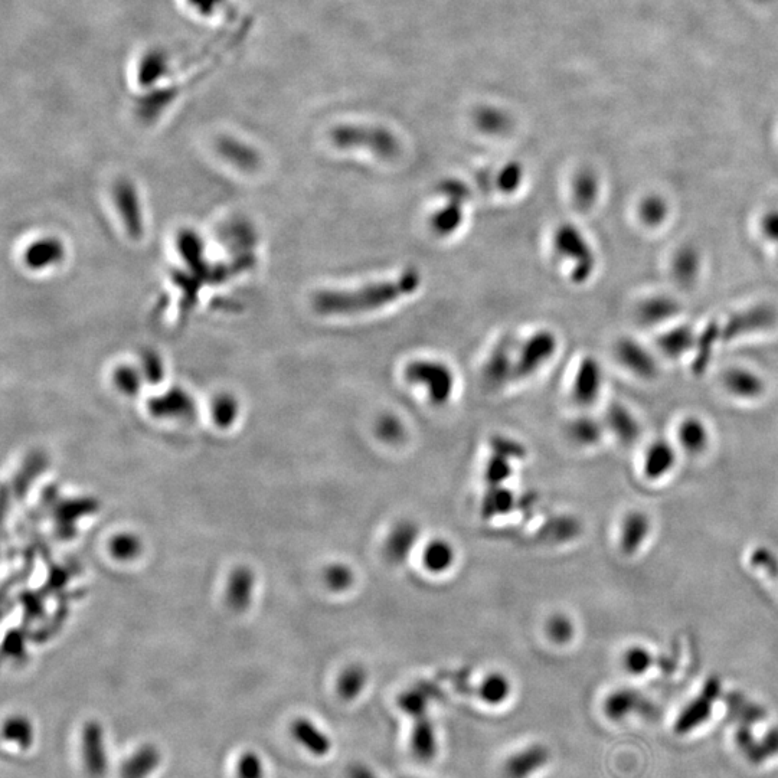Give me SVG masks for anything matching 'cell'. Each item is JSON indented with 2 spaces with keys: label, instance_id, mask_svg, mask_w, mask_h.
I'll return each instance as SVG.
<instances>
[{
  "label": "cell",
  "instance_id": "cell-9",
  "mask_svg": "<svg viewBox=\"0 0 778 778\" xmlns=\"http://www.w3.org/2000/svg\"><path fill=\"white\" fill-rule=\"evenodd\" d=\"M552 753L548 745L534 742L522 750L516 751L503 764L505 778H531L539 770L548 766Z\"/></svg>",
  "mask_w": 778,
  "mask_h": 778
},
{
  "label": "cell",
  "instance_id": "cell-22",
  "mask_svg": "<svg viewBox=\"0 0 778 778\" xmlns=\"http://www.w3.org/2000/svg\"><path fill=\"white\" fill-rule=\"evenodd\" d=\"M675 463L676 453L672 444L665 440H659L647 449L643 470H645L647 479L659 480L669 475L670 470L675 467Z\"/></svg>",
  "mask_w": 778,
  "mask_h": 778
},
{
  "label": "cell",
  "instance_id": "cell-63",
  "mask_svg": "<svg viewBox=\"0 0 778 778\" xmlns=\"http://www.w3.org/2000/svg\"><path fill=\"white\" fill-rule=\"evenodd\" d=\"M777 254H778V251H777Z\"/></svg>",
  "mask_w": 778,
  "mask_h": 778
},
{
  "label": "cell",
  "instance_id": "cell-6",
  "mask_svg": "<svg viewBox=\"0 0 778 778\" xmlns=\"http://www.w3.org/2000/svg\"><path fill=\"white\" fill-rule=\"evenodd\" d=\"M113 199L127 234L132 240H140L145 234V217L139 192L129 179L114 183Z\"/></svg>",
  "mask_w": 778,
  "mask_h": 778
},
{
  "label": "cell",
  "instance_id": "cell-50",
  "mask_svg": "<svg viewBox=\"0 0 778 778\" xmlns=\"http://www.w3.org/2000/svg\"><path fill=\"white\" fill-rule=\"evenodd\" d=\"M624 668L632 675H643L653 665V655L642 646H633L624 653Z\"/></svg>",
  "mask_w": 778,
  "mask_h": 778
},
{
  "label": "cell",
  "instance_id": "cell-8",
  "mask_svg": "<svg viewBox=\"0 0 778 778\" xmlns=\"http://www.w3.org/2000/svg\"><path fill=\"white\" fill-rule=\"evenodd\" d=\"M719 695H721V682L717 678L709 679L705 683L701 695L693 699L691 704L686 706L679 718L676 719L675 731L678 734H688L708 721L712 714V708H714V702L717 701Z\"/></svg>",
  "mask_w": 778,
  "mask_h": 778
},
{
  "label": "cell",
  "instance_id": "cell-21",
  "mask_svg": "<svg viewBox=\"0 0 778 778\" xmlns=\"http://www.w3.org/2000/svg\"><path fill=\"white\" fill-rule=\"evenodd\" d=\"M681 313V304L668 296H653L637 307V319L647 326L669 322Z\"/></svg>",
  "mask_w": 778,
  "mask_h": 778
},
{
  "label": "cell",
  "instance_id": "cell-13",
  "mask_svg": "<svg viewBox=\"0 0 778 778\" xmlns=\"http://www.w3.org/2000/svg\"><path fill=\"white\" fill-rule=\"evenodd\" d=\"M603 368L594 358H585L578 368L572 387L574 400L580 405H591L603 388Z\"/></svg>",
  "mask_w": 778,
  "mask_h": 778
},
{
  "label": "cell",
  "instance_id": "cell-41",
  "mask_svg": "<svg viewBox=\"0 0 778 778\" xmlns=\"http://www.w3.org/2000/svg\"><path fill=\"white\" fill-rule=\"evenodd\" d=\"M668 202L660 195H649L640 202L639 217L647 227H660L668 219Z\"/></svg>",
  "mask_w": 778,
  "mask_h": 778
},
{
  "label": "cell",
  "instance_id": "cell-29",
  "mask_svg": "<svg viewBox=\"0 0 778 778\" xmlns=\"http://www.w3.org/2000/svg\"><path fill=\"white\" fill-rule=\"evenodd\" d=\"M437 696L436 689L430 683H418L411 689L402 692L398 698V706L410 718H420L428 715L431 699Z\"/></svg>",
  "mask_w": 778,
  "mask_h": 778
},
{
  "label": "cell",
  "instance_id": "cell-11",
  "mask_svg": "<svg viewBox=\"0 0 778 778\" xmlns=\"http://www.w3.org/2000/svg\"><path fill=\"white\" fill-rule=\"evenodd\" d=\"M84 764L88 774L94 778L103 777L109 766L107 758L106 741L100 722H87L83 731Z\"/></svg>",
  "mask_w": 778,
  "mask_h": 778
},
{
  "label": "cell",
  "instance_id": "cell-10",
  "mask_svg": "<svg viewBox=\"0 0 778 778\" xmlns=\"http://www.w3.org/2000/svg\"><path fill=\"white\" fill-rule=\"evenodd\" d=\"M420 526L411 519L395 523L385 539L384 554L391 564L400 565L413 554L420 539Z\"/></svg>",
  "mask_w": 778,
  "mask_h": 778
},
{
  "label": "cell",
  "instance_id": "cell-1",
  "mask_svg": "<svg viewBox=\"0 0 778 778\" xmlns=\"http://www.w3.org/2000/svg\"><path fill=\"white\" fill-rule=\"evenodd\" d=\"M423 279L414 268H408L395 280L378 281L352 292L326 290L313 296L312 306L319 315L346 316L371 312L397 302L420 289Z\"/></svg>",
  "mask_w": 778,
  "mask_h": 778
},
{
  "label": "cell",
  "instance_id": "cell-27",
  "mask_svg": "<svg viewBox=\"0 0 778 778\" xmlns=\"http://www.w3.org/2000/svg\"><path fill=\"white\" fill-rule=\"evenodd\" d=\"M463 221L464 201L447 199V204L434 212L430 219V227L438 237H449L462 227Z\"/></svg>",
  "mask_w": 778,
  "mask_h": 778
},
{
  "label": "cell",
  "instance_id": "cell-46",
  "mask_svg": "<svg viewBox=\"0 0 778 778\" xmlns=\"http://www.w3.org/2000/svg\"><path fill=\"white\" fill-rule=\"evenodd\" d=\"M377 436L379 440L389 444V446H397L402 443L405 438V427L402 424L400 418L395 417L394 414L381 415L378 418L377 426H375Z\"/></svg>",
  "mask_w": 778,
  "mask_h": 778
},
{
  "label": "cell",
  "instance_id": "cell-59",
  "mask_svg": "<svg viewBox=\"0 0 778 778\" xmlns=\"http://www.w3.org/2000/svg\"><path fill=\"white\" fill-rule=\"evenodd\" d=\"M761 231L767 240L778 244V209H771L761 219Z\"/></svg>",
  "mask_w": 778,
  "mask_h": 778
},
{
  "label": "cell",
  "instance_id": "cell-32",
  "mask_svg": "<svg viewBox=\"0 0 778 778\" xmlns=\"http://www.w3.org/2000/svg\"><path fill=\"white\" fill-rule=\"evenodd\" d=\"M660 351L670 358H679V356L685 355L686 352L695 349L696 336L691 328L688 326H678L668 330L660 336L657 341Z\"/></svg>",
  "mask_w": 778,
  "mask_h": 778
},
{
  "label": "cell",
  "instance_id": "cell-15",
  "mask_svg": "<svg viewBox=\"0 0 778 778\" xmlns=\"http://www.w3.org/2000/svg\"><path fill=\"white\" fill-rule=\"evenodd\" d=\"M616 353L621 364L637 377H655L657 371L655 356L642 343L633 341V339H621L617 343Z\"/></svg>",
  "mask_w": 778,
  "mask_h": 778
},
{
  "label": "cell",
  "instance_id": "cell-2",
  "mask_svg": "<svg viewBox=\"0 0 778 778\" xmlns=\"http://www.w3.org/2000/svg\"><path fill=\"white\" fill-rule=\"evenodd\" d=\"M330 140L339 149H368L381 159H394L401 153L395 134L378 126H339L330 133Z\"/></svg>",
  "mask_w": 778,
  "mask_h": 778
},
{
  "label": "cell",
  "instance_id": "cell-16",
  "mask_svg": "<svg viewBox=\"0 0 778 778\" xmlns=\"http://www.w3.org/2000/svg\"><path fill=\"white\" fill-rule=\"evenodd\" d=\"M65 258V247L54 237L39 238L25 250L24 261L31 270L58 266Z\"/></svg>",
  "mask_w": 778,
  "mask_h": 778
},
{
  "label": "cell",
  "instance_id": "cell-20",
  "mask_svg": "<svg viewBox=\"0 0 778 778\" xmlns=\"http://www.w3.org/2000/svg\"><path fill=\"white\" fill-rule=\"evenodd\" d=\"M219 155L245 172H254L260 168L261 158L253 147L245 145L234 137H221L217 143Z\"/></svg>",
  "mask_w": 778,
  "mask_h": 778
},
{
  "label": "cell",
  "instance_id": "cell-14",
  "mask_svg": "<svg viewBox=\"0 0 778 778\" xmlns=\"http://www.w3.org/2000/svg\"><path fill=\"white\" fill-rule=\"evenodd\" d=\"M149 410L153 417L185 420L194 417L195 402L188 392L181 388H172L149 401Z\"/></svg>",
  "mask_w": 778,
  "mask_h": 778
},
{
  "label": "cell",
  "instance_id": "cell-7",
  "mask_svg": "<svg viewBox=\"0 0 778 778\" xmlns=\"http://www.w3.org/2000/svg\"><path fill=\"white\" fill-rule=\"evenodd\" d=\"M776 310L767 304L751 307L744 312L731 316L721 328V342H730L740 336L750 335L758 330H766L776 323Z\"/></svg>",
  "mask_w": 778,
  "mask_h": 778
},
{
  "label": "cell",
  "instance_id": "cell-55",
  "mask_svg": "<svg viewBox=\"0 0 778 778\" xmlns=\"http://www.w3.org/2000/svg\"><path fill=\"white\" fill-rule=\"evenodd\" d=\"M140 371H142L145 381L153 385L159 384L165 377V366H163L162 358L153 351L143 352Z\"/></svg>",
  "mask_w": 778,
  "mask_h": 778
},
{
  "label": "cell",
  "instance_id": "cell-23",
  "mask_svg": "<svg viewBox=\"0 0 778 778\" xmlns=\"http://www.w3.org/2000/svg\"><path fill=\"white\" fill-rule=\"evenodd\" d=\"M724 385L730 394L742 400H754L764 392V381L750 369H731L725 374Z\"/></svg>",
  "mask_w": 778,
  "mask_h": 778
},
{
  "label": "cell",
  "instance_id": "cell-26",
  "mask_svg": "<svg viewBox=\"0 0 778 778\" xmlns=\"http://www.w3.org/2000/svg\"><path fill=\"white\" fill-rule=\"evenodd\" d=\"M702 270V258L693 247H682L672 260V274L676 283L683 287L692 286L699 279Z\"/></svg>",
  "mask_w": 778,
  "mask_h": 778
},
{
  "label": "cell",
  "instance_id": "cell-36",
  "mask_svg": "<svg viewBox=\"0 0 778 778\" xmlns=\"http://www.w3.org/2000/svg\"><path fill=\"white\" fill-rule=\"evenodd\" d=\"M583 528L578 519L572 516H557L545 523L541 528V536L545 541L555 542V544H564L572 541L581 534Z\"/></svg>",
  "mask_w": 778,
  "mask_h": 778
},
{
  "label": "cell",
  "instance_id": "cell-33",
  "mask_svg": "<svg viewBox=\"0 0 778 778\" xmlns=\"http://www.w3.org/2000/svg\"><path fill=\"white\" fill-rule=\"evenodd\" d=\"M368 685V672L362 665L353 663L342 670L336 683V691L346 702L355 701Z\"/></svg>",
  "mask_w": 778,
  "mask_h": 778
},
{
  "label": "cell",
  "instance_id": "cell-18",
  "mask_svg": "<svg viewBox=\"0 0 778 778\" xmlns=\"http://www.w3.org/2000/svg\"><path fill=\"white\" fill-rule=\"evenodd\" d=\"M292 735L304 750L309 751L315 757H326L332 751V741H330L329 735L320 730L310 719H294Z\"/></svg>",
  "mask_w": 778,
  "mask_h": 778
},
{
  "label": "cell",
  "instance_id": "cell-44",
  "mask_svg": "<svg viewBox=\"0 0 778 778\" xmlns=\"http://www.w3.org/2000/svg\"><path fill=\"white\" fill-rule=\"evenodd\" d=\"M240 404L231 394H221L212 402V418L221 428L231 427L237 421Z\"/></svg>",
  "mask_w": 778,
  "mask_h": 778
},
{
  "label": "cell",
  "instance_id": "cell-56",
  "mask_svg": "<svg viewBox=\"0 0 778 778\" xmlns=\"http://www.w3.org/2000/svg\"><path fill=\"white\" fill-rule=\"evenodd\" d=\"M238 778H264V766L258 754L245 753L241 755L237 764Z\"/></svg>",
  "mask_w": 778,
  "mask_h": 778
},
{
  "label": "cell",
  "instance_id": "cell-40",
  "mask_svg": "<svg viewBox=\"0 0 778 778\" xmlns=\"http://www.w3.org/2000/svg\"><path fill=\"white\" fill-rule=\"evenodd\" d=\"M568 434L580 446H593L601 440L603 427L594 418L581 417L572 421L568 427Z\"/></svg>",
  "mask_w": 778,
  "mask_h": 778
},
{
  "label": "cell",
  "instance_id": "cell-49",
  "mask_svg": "<svg viewBox=\"0 0 778 778\" xmlns=\"http://www.w3.org/2000/svg\"><path fill=\"white\" fill-rule=\"evenodd\" d=\"M111 554L120 561H132L139 557L142 551V542L133 534H120L114 536L110 544Z\"/></svg>",
  "mask_w": 778,
  "mask_h": 778
},
{
  "label": "cell",
  "instance_id": "cell-51",
  "mask_svg": "<svg viewBox=\"0 0 778 778\" xmlns=\"http://www.w3.org/2000/svg\"><path fill=\"white\" fill-rule=\"evenodd\" d=\"M523 181V168L521 163L511 162L505 166L496 176V188L502 194H513L521 188Z\"/></svg>",
  "mask_w": 778,
  "mask_h": 778
},
{
  "label": "cell",
  "instance_id": "cell-61",
  "mask_svg": "<svg viewBox=\"0 0 778 778\" xmlns=\"http://www.w3.org/2000/svg\"><path fill=\"white\" fill-rule=\"evenodd\" d=\"M189 3L202 15H211L218 8H221L224 0H189Z\"/></svg>",
  "mask_w": 778,
  "mask_h": 778
},
{
  "label": "cell",
  "instance_id": "cell-12",
  "mask_svg": "<svg viewBox=\"0 0 778 778\" xmlns=\"http://www.w3.org/2000/svg\"><path fill=\"white\" fill-rule=\"evenodd\" d=\"M515 339L508 336L495 346L485 368H483V381L489 388H500L508 381H512L513 364L512 352Z\"/></svg>",
  "mask_w": 778,
  "mask_h": 778
},
{
  "label": "cell",
  "instance_id": "cell-53",
  "mask_svg": "<svg viewBox=\"0 0 778 778\" xmlns=\"http://www.w3.org/2000/svg\"><path fill=\"white\" fill-rule=\"evenodd\" d=\"M166 71L165 55L160 52H150L140 64L139 80L142 84H152L159 80Z\"/></svg>",
  "mask_w": 778,
  "mask_h": 778
},
{
  "label": "cell",
  "instance_id": "cell-47",
  "mask_svg": "<svg viewBox=\"0 0 778 778\" xmlns=\"http://www.w3.org/2000/svg\"><path fill=\"white\" fill-rule=\"evenodd\" d=\"M511 459L502 454L493 453L486 464L485 480L487 486H502L512 475Z\"/></svg>",
  "mask_w": 778,
  "mask_h": 778
},
{
  "label": "cell",
  "instance_id": "cell-48",
  "mask_svg": "<svg viewBox=\"0 0 778 778\" xmlns=\"http://www.w3.org/2000/svg\"><path fill=\"white\" fill-rule=\"evenodd\" d=\"M547 633L552 642L557 645H567L574 639L575 626L567 614L558 613L549 617Z\"/></svg>",
  "mask_w": 778,
  "mask_h": 778
},
{
  "label": "cell",
  "instance_id": "cell-52",
  "mask_svg": "<svg viewBox=\"0 0 778 778\" xmlns=\"http://www.w3.org/2000/svg\"><path fill=\"white\" fill-rule=\"evenodd\" d=\"M748 760L754 764L764 763L767 758L778 754V728L768 732L760 742L755 741L753 747L747 751Z\"/></svg>",
  "mask_w": 778,
  "mask_h": 778
},
{
  "label": "cell",
  "instance_id": "cell-39",
  "mask_svg": "<svg viewBox=\"0 0 778 778\" xmlns=\"http://www.w3.org/2000/svg\"><path fill=\"white\" fill-rule=\"evenodd\" d=\"M475 123L479 130L493 136L506 134L511 130L512 119L505 111L495 107H482L476 111Z\"/></svg>",
  "mask_w": 778,
  "mask_h": 778
},
{
  "label": "cell",
  "instance_id": "cell-17",
  "mask_svg": "<svg viewBox=\"0 0 778 778\" xmlns=\"http://www.w3.org/2000/svg\"><path fill=\"white\" fill-rule=\"evenodd\" d=\"M411 753L421 763H430L438 753L436 727L428 715L415 718L410 735Z\"/></svg>",
  "mask_w": 778,
  "mask_h": 778
},
{
  "label": "cell",
  "instance_id": "cell-62",
  "mask_svg": "<svg viewBox=\"0 0 778 778\" xmlns=\"http://www.w3.org/2000/svg\"><path fill=\"white\" fill-rule=\"evenodd\" d=\"M405 778H411V777H405Z\"/></svg>",
  "mask_w": 778,
  "mask_h": 778
},
{
  "label": "cell",
  "instance_id": "cell-3",
  "mask_svg": "<svg viewBox=\"0 0 778 778\" xmlns=\"http://www.w3.org/2000/svg\"><path fill=\"white\" fill-rule=\"evenodd\" d=\"M554 247L558 256L571 261V280L583 284L593 276L597 266L593 247L584 237L583 232L571 224H562L555 231Z\"/></svg>",
  "mask_w": 778,
  "mask_h": 778
},
{
  "label": "cell",
  "instance_id": "cell-19",
  "mask_svg": "<svg viewBox=\"0 0 778 778\" xmlns=\"http://www.w3.org/2000/svg\"><path fill=\"white\" fill-rule=\"evenodd\" d=\"M650 519L643 512H630L624 516L620 529V548L626 555H634L645 544L650 534Z\"/></svg>",
  "mask_w": 778,
  "mask_h": 778
},
{
  "label": "cell",
  "instance_id": "cell-4",
  "mask_svg": "<svg viewBox=\"0 0 778 778\" xmlns=\"http://www.w3.org/2000/svg\"><path fill=\"white\" fill-rule=\"evenodd\" d=\"M405 378L408 382L421 385L427 389L428 398L434 405H444L453 395V371L437 361H414L405 368Z\"/></svg>",
  "mask_w": 778,
  "mask_h": 778
},
{
  "label": "cell",
  "instance_id": "cell-28",
  "mask_svg": "<svg viewBox=\"0 0 778 778\" xmlns=\"http://www.w3.org/2000/svg\"><path fill=\"white\" fill-rule=\"evenodd\" d=\"M160 764V753L155 745H143L127 758L122 766V778H147Z\"/></svg>",
  "mask_w": 778,
  "mask_h": 778
},
{
  "label": "cell",
  "instance_id": "cell-54",
  "mask_svg": "<svg viewBox=\"0 0 778 778\" xmlns=\"http://www.w3.org/2000/svg\"><path fill=\"white\" fill-rule=\"evenodd\" d=\"M179 251L188 263L198 264L204 256V241L192 231H183L178 240Z\"/></svg>",
  "mask_w": 778,
  "mask_h": 778
},
{
  "label": "cell",
  "instance_id": "cell-25",
  "mask_svg": "<svg viewBox=\"0 0 778 778\" xmlns=\"http://www.w3.org/2000/svg\"><path fill=\"white\" fill-rule=\"evenodd\" d=\"M421 561L423 567L431 574H443L453 567L456 561V549L447 539H431L423 549Z\"/></svg>",
  "mask_w": 778,
  "mask_h": 778
},
{
  "label": "cell",
  "instance_id": "cell-38",
  "mask_svg": "<svg viewBox=\"0 0 778 778\" xmlns=\"http://www.w3.org/2000/svg\"><path fill=\"white\" fill-rule=\"evenodd\" d=\"M515 506V496L512 490L505 486H489L482 502V516L492 519L495 516L506 515Z\"/></svg>",
  "mask_w": 778,
  "mask_h": 778
},
{
  "label": "cell",
  "instance_id": "cell-57",
  "mask_svg": "<svg viewBox=\"0 0 778 778\" xmlns=\"http://www.w3.org/2000/svg\"><path fill=\"white\" fill-rule=\"evenodd\" d=\"M493 453L502 454L508 459H522L525 457L526 450L519 441L512 440L509 437L496 436L490 441Z\"/></svg>",
  "mask_w": 778,
  "mask_h": 778
},
{
  "label": "cell",
  "instance_id": "cell-60",
  "mask_svg": "<svg viewBox=\"0 0 778 778\" xmlns=\"http://www.w3.org/2000/svg\"><path fill=\"white\" fill-rule=\"evenodd\" d=\"M346 778H378V776L368 764L352 763L346 770Z\"/></svg>",
  "mask_w": 778,
  "mask_h": 778
},
{
  "label": "cell",
  "instance_id": "cell-43",
  "mask_svg": "<svg viewBox=\"0 0 778 778\" xmlns=\"http://www.w3.org/2000/svg\"><path fill=\"white\" fill-rule=\"evenodd\" d=\"M113 382L122 394L134 397L142 389L145 377L140 369L134 368L132 365H120L114 369Z\"/></svg>",
  "mask_w": 778,
  "mask_h": 778
},
{
  "label": "cell",
  "instance_id": "cell-30",
  "mask_svg": "<svg viewBox=\"0 0 778 778\" xmlns=\"http://www.w3.org/2000/svg\"><path fill=\"white\" fill-rule=\"evenodd\" d=\"M600 195V182L593 171L578 172L572 181V201L580 211H590L597 204Z\"/></svg>",
  "mask_w": 778,
  "mask_h": 778
},
{
  "label": "cell",
  "instance_id": "cell-5",
  "mask_svg": "<svg viewBox=\"0 0 778 778\" xmlns=\"http://www.w3.org/2000/svg\"><path fill=\"white\" fill-rule=\"evenodd\" d=\"M557 346V336L554 333L549 330L536 332L519 348L518 358L513 364L512 379H523L534 375L554 356Z\"/></svg>",
  "mask_w": 778,
  "mask_h": 778
},
{
  "label": "cell",
  "instance_id": "cell-35",
  "mask_svg": "<svg viewBox=\"0 0 778 778\" xmlns=\"http://www.w3.org/2000/svg\"><path fill=\"white\" fill-rule=\"evenodd\" d=\"M640 705H642V699H640L639 693L632 691V689H620V691L608 695L606 702H604V711H606L608 718L620 721V719L629 717Z\"/></svg>",
  "mask_w": 778,
  "mask_h": 778
},
{
  "label": "cell",
  "instance_id": "cell-31",
  "mask_svg": "<svg viewBox=\"0 0 778 778\" xmlns=\"http://www.w3.org/2000/svg\"><path fill=\"white\" fill-rule=\"evenodd\" d=\"M254 577L247 568H238L232 572L227 588V600L234 610H244L251 603Z\"/></svg>",
  "mask_w": 778,
  "mask_h": 778
},
{
  "label": "cell",
  "instance_id": "cell-45",
  "mask_svg": "<svg viewBox=\"0 0 778 778\" xmlns=\"http://www.w3.org/2000/svg\"><path fill=\"white\" fill-rule=\"evenodd\" d=\"M325 584L333 593H345L355 584V572L349 565L336 562L326 568Z\"/></svg>",
  "mask_w": 778,
  "mask_h": 778
},
{
  "label": "cell",
  "instance_id": "cell-24",
  "mask_svg": "<svg viewBox=\"0 0 778 778\" xmlns=\"http://www.w3.org/2000/svg\"><path fill=\"white\" fill-rule=\"evenodd\" d=\"M606 426L623 444H632L639 438L640 426L629 408L611 404L606 413Z\"/></svg>",
  "mask_w": 778,
  "mask_h": 778
},
{
  "label": "cell",
  "instance_id": "cell-58",
  "mask_svg": "<svg viewBox=\"0 0 778 778\" xmlns=\"http://www.w3.org/2000/svg\"><path fill=\"white\" fill-rule=\"evenodd\" d=\"M440 192L446 199H460V201L466 202L470 198L469 188L456 179L441 183Z\"/></svg>",
  "mask_w": 778,
  "mask_h": 778
},
{
  "label": "cell",
  "instance_id": "cell-37",
  "mask_svg": "<svg viewBox=\"0 0 778 778\" xmlns=\"http://www.w3.org/2000/svg\"><path fill=\"white\" fill-rule=\"evenodd\" d=\"M679 441L689 454L702 453L708 447V428L699 418H688L683 421L678 431Z\"/></svg>",
  "mask_w": 778,
  "mask_h": 778
},
{
  "label": "cell",
  "instance_id": "cell-34",
  "mask_svg": "<svg viewBox=\"0 0 778 778\" xmlns=\"http://www.w3.org/2000/svg\"><path fill=\"white\" fill-rule=\"evenodd\" d=\"M477 693L485 704L499 706L511 698L512 683L508 676L503 675V673H490L480 683Z\"/></svg>",
  "mask_w": 778,
  "mask_h": 778
},
{
  "label": "cell",
  "instance_id": "cell-42",
  "mask_svg": "<svg viewBox=\"0 0 778 778\" xmlns=\"http://www.w3.org/2000/svg\"><path fill=\"white\" fill-rule=\"evenodd\" d=\"M5 741L15 742L19 747L28 750L34 744V727L25 717H12L3 725Z\"/></svg>",
  "mask_w": 778,
  "mask_h": 778
}]
</instances>
